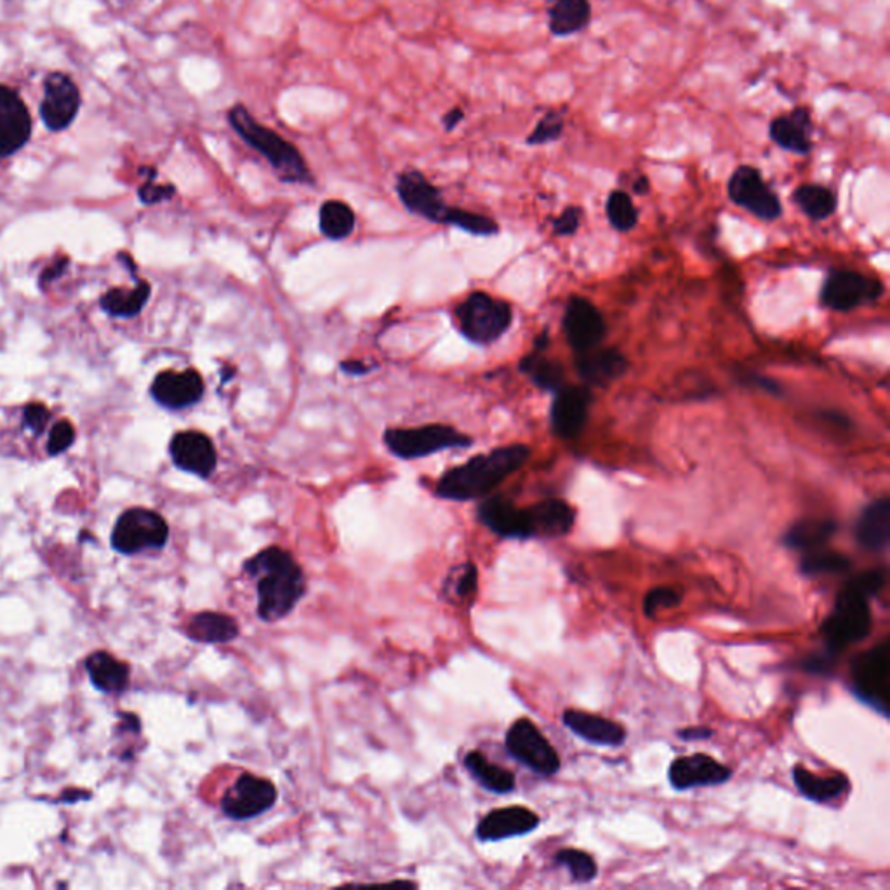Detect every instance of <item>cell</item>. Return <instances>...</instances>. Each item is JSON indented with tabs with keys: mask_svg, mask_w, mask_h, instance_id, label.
Wrapping results in <instances>:
<instances>
[{
	"mask_svg": "<svg viewBox=\"0 0 890 890\" xmlns=\"http://www.w3.org/2000/svg\"><path fill=\"white\" fill-rule=\"evenodd\" d=\"M244 572L256 579L258 616L267 623L283 620L303 599L307 579L289 552L270 546L244 561Z\"/></svg>",
	"mask_w": 890,
	"mask_h": 890,
	"instance_id": "cell-1",
	"label": "cell"
},
{
	"mask_svg": "<svg viewBox=\"0 0 890 890\" xmlns=\"http://www.w3.org/2000/svg\"><path fill=\"white\" fill-rule=\"evenodd\" d=\"M531 456L524 444L504 445L491 453L479 454L463 465L450 468L437 483L442 500L475 501L491 494L510 475L521 470Z\"/></svg>",
	"mask_w": 890,
	"mask_h": 890,
	"instance_id": "cell-2",
	"label": "cell"
},
{
	"mask_svg": "<svg viewBox=\"0 0 890 890\" xmlns=\"http://www.w3.org/2000/svg\"><path fill=\"white\" fill-rule=\"evenodd\" d=\"M883 585L886 575L882 570H868L842 588L832 614L821 624L826 653L838 658L849 645L865 641L870 635V599L882 590Z\"/></svg>",
	"mask_w": 890,
	"mask_h": 890,
	"instance_id": "cell-3",
	"label": "cell"
},
{
	"mask_svg": "<svg viewBox=\"0 0 890 890\" xmlns=\"http://www.w3.org/2000/svg\"><path fill=\"white\" fill-rule=\"evenodd\" d=\"M226 122L233 133L254 152H258L277 178L288 185H313L312 169L300 148L274 127L263 124L244 103H235L226 110Z\"/></svg>",
	"mask_w": 890,
	"mask_h": 890,
	"instance_id": "cell-4",
	"label": "cell"
},
{
	"mask_svg": "<svg viewBox=\"0 0 890 890\" xmlns=\"http://www.w3.org/2000/svg\"><path fill=\"white\" fill-rule=\"evenodd\" d=\"M459 333L474 345H492L512 325V307L487 292H471L454 310Z\"/></svg>",
	"mask_w": 890,
	"mask_h": 890,
	"instance_id": "cell-5",
	"label": "cell"
},
{
	"mask_svg": "<svg viewBox=\"0 0 890 890\" xmlns=\"http://www.w3.org/2000/svg\"><path fill=\"white\" fill-rule=\"evenodd\" d=\"M383 442L400 459H420L447 449H466L474 444L470 435L449 425H426L420 429H388Z\"/></svg>",
	"mask_w": 890,
	"mask_h": 890,
	"instance_id": "cell-6",
	"label": "cell"
},
{
	"mask_svg": "<svg viewBox=\"0 0 890 890\" xmlns=\"http://www.w3.org/2000/svg\"><path fill=\"white\" fill-rule=\"evenodd\" d=\"M169 542V525L160 513L148 508L125 510L112 531V548L116 554L137 555L148 549L166 548Z\"/></svg>",
	"mask_w": 890,
	"mask_h": 890,
	"instance_id": "cell-7",
	"label": "cell"
},
{
	"mask_svg": "<svg viewBox=\"0 0 890 890\" xmlns=\"http://www.w3.org/2000/svg\"><path fill=\"white\" fill-rule=\"evenodd\" d=\"M889 642L857 656L853 663V691L875 712L889 716L890 696Z\"/></svg>",
	"mask_w": 890,
	"mask_h": 890,
	"instance_id": "cell-8",
	"label": "cell"
},
{
	"mask_svg": "<svg viewBox=\"0 0 890 890\" xmlns=\"http://www.w3.org/2000/svg\"><path fill=\"white\" fill-rule=\"evenodd\" d=\"M504 745H507L508 754L536 775L549 778L560 770V757H558L557 749L536 727L533 720H516L515 724L508 728Z\"/></svg>",
	"mask_w": 890,
	"mask_h": 890,
	"instance_id": "cell-9",
	"label": "cell"
},
{
	"mask_svg": "<svg viewBox=\"0 0 890 890\" xmlns=\"http://www.w3.org/2000/svg\"><path fill=\"white\" fill-rule=\"evenodd\" d=\"M727 192L734 204L745 208L760 220L775 221L782 214L781 200L766 183L757 167H737L728 178Z\"/></svg>",
	"mask_w": 890,
	"mask_h": 890,
	"instance_id": "cell-10",
	"label": "cell"
},
{
	"mask_svg": "<svg viewBox=\"0 0 890 890\" xmlns=\"http://www.w3.org/2000/svg\"><path fill=\"white\" fill-rule=\"evenodd\" d=\"M396 190L409 213L432 223L447 225L453 208L445 202L441 188L435 187L423 173L412 167L399 173Z\"/></svg>",
	"mask_w": 890,
	"mask_h": 890,
	"instance_id": "cell-11",
	"label": "cell"
},
{
	"mask_svg": "<svg viewBox=\"0 0 890 890\" xmlns=\"http://www.w3.org/2000/svg\"><path fill=\"white\" fill-rule=\"evenodd\" d=\"M279 799L274 782L254 775H242L221 799V809L233 821H247L265 814Z\"/></svg>",
	"mask_w": 890,
	"mask_h": 890,
	"instance_id": "cell-12",
	"label": "cell"
},
{
	"mask_svg": "<svg viewBox=\"0 0 890 890\" xmlns=\"http://www.w3.org/2000/svg\"><path fill=\"white\" fill-rule=\"evenodd\" d=\"M882 292L878 280L866 279L857 271L836 270L824 282L821 303L835 312H850L866 300H878Z\"/></svg>",
	"mask_w": 890,
	"mask_h": 890,
	"instance_id": "cell-13",
	"label": "cell"
},
{
	"mask_svg": "<svg viewBox=\"0 0 890 890\" xmlns=\"http://www.w3.org/2000/svg\"><path fill=\"white\" fill-rule=\"evenodd\" d=\"M204 391V379L196 369L164 370L155 376L151 387L152 399L169 411H183L199 404Z\"/></svg>",
	"mask_w": 890,
	"mask_h": 890,
	"instance_id": "cell-14",
	"label": "cell"
},
{
	"mask_svg": "<svg viewBox=\"0 0 890 890\" xmlns=\"http://www.w3.org/2000/svg\"><path fill=\"white\" fill-rule=\"evenodd\" d=\"M80 109V92L76 84L65 74H51L44 84V98L41 103L42 122L47 130L63 131L74 122Z\"/></svg>",
	"mask_w": 890,
	"mask_h": 890,
	"instance_id": "cell-15",
	"label": "cell"
},
{
	"mask_svg": "<svg viewBox=\"0 0 890 890\" xmlns=\"http://www.w3.org/2000/svg\"><path fill=\"white\" fill-rule=\"evenodd\" d=\"M169 456L176 468L199 479H209L216 471V447L205 433L196 430L176 433L169 444Z\"/></svg>",
	"mask_w": 890,
	"mask_h": 890,
	"instance_id": "cell-16",
	"label": "cell"
},
{
	"mask_svg": "<svg viewBox=\"0 0 890 890\" xmlns=\"http://www.w3.org/2000/svg\"><path fill=\"white\" fill-rule=\"evenodd\" d=\"M567 342L578 354L597 348L608 333L602 313L585 298H572L564 315Z\"/></svg>",
	"mask_w": 890,
	"mask_h": 890,
	"instance_id": "cell-17",
	"label": "cell"
},
{
	"mask_svg": "<svg viewBox=\"0 0 890 890\" xmlns=\"http://www.w3.org/2000/svg\"><path fill=\"white\" fill-rule=\"evenodd\" d=\"M733 778V770L710 755L696 754L671 761L668 779L677 791L719 787Z\"/></svg>",
	"mask_w": 890,
	"mask_h": 890,
	"instance_id": "cell-18",
	"label": "cell"
},
{
	"mask_svg": "<svg viewBox=\"0 0 890 890\" xmlns=\"http://www.w3.org/2000/svg\"><path fill=\"white\" fill-rule=\"evenodd\" d=\"M32 116L14 89L0 84V157L16 154L29 143Z\"/></svg>",
	"mask_w": 890,
	"mask_h": 890,
	"instance_id": "cell-19",
	"label": "cell"
},
{
	"mask_svg": "<svg viewBox=\"0 0 890 890\" xmlns=\"http://www.w3.org/2000/svg\"><path fill=\"white\" fill-rule=\"evenodd\" d=\"M479 521L489 531L507 539L536 537L527 508L515 507L503 496H492L480 504Z\"/></svg>",
	"mask_w": 890,
	"mask_h": 890,
	"instance_id": "cell-20",
	"label": "cell"
},
{
	"mask_svg": "<svg viewBox=\"0 0 890 890\" xmlns=\"http://www.w3.org/2000/svg\"><path fill=\"white\" fill-rule=\"evenodd\" d=\"M814 119L808 107H794L787 113H779L769 124V136L781 151L794 155H809L814 146Z\"/></svg>",
	"mask_w": 890,
	"mask_h": 890,
	"instance_id": "cell-21",
	"label": "cell"
},
{
	"mask_svg": "<svg viewBox=\"0 0 890 890\" xmlns=\"http://www.w3.org/2000/svg\"><path fill=\"white\" fill-rule=\"evenodd\" d=\"M591 393L585 387H561L557 390L552 404V429L560 438H576L582 432L588 420Z\"/></svg>",
	"mask_w": 890,
	"mask_h": 890,
	"instance_id": "cell-22",
	"label": "cell"
},
{
	"mask_svg": "<svg viewBox=\"0 0 890 890\" xmlns=\"http://www.w3.org/2000/svg\"><path fill=\"white\" fill-rule=\"evenodd\" d=\"M539 823H542L539 815L522 805L496 809L480 821L477 826V836L482 842L507 841V838L533 833Z\"/></svg>",
	"mask_w": 890,
	"mask_h": 890,
	"instance_id": "cell-23",
	"label": "cell"
},
{
	"mask_svg": "<svg viewBox=\"0 0 890 890\" xmlns=\"http://www.w3.org/2000/svg\"><path fill=\"white\" fill-rule=\"evenodd\" d=\"M545 11L549 34L557 38L582 34L593 18L591 0H546Z\"/></svg>",
	"mask_w": 890,
	"mask_h": 890,
	"instance_id": "cell-24",
	"label": "cell"
},
{
	"mask_svg": "<svg viewBox=\"0 0 890 890\" xmlns=\"http://www.w3.org/2000/svg\"><path fill=\"white\" fill-rule=\"evenodd\" d=\"M564 724L576 736L588 741L591 745L616 748V746L624 745V741H626V731L623 725L618 724L614 720L591 715V713L567 710L564 713Z\"/></svg>",
	"mask_w": 890,
	"mask_h": 890,
	"instance_id": "cell-25",
	"label": "cell"
},
{
	"mask_svg": "<svg viewBox=\"0 0 890 890\" xmlns=\"http://www.w3.org/2000/svg\"><path fill=\"white\" fill-rule=\"evenodd\" d=\"M579 376L582 381L596 387H608L612 381L626 372V358L616 348L590 349L585 354H579L576 360Z\"/></svg>",
	"mask_w": 890,
	"mask_h": 890,
	"instance_id": "cell-26",
	"label": "cell"
},
{
	"mask_svg": "<svg viewBox=\"0 0 890 890\" xmlns=\"http://www.w3.org/2000/svg\"><path fill=\"white\" fill-rule=\"evenodd\" d=\"M84 666L94 689L103 694H122L130 687V665L107 650L89 654Z\"/></svg>",
	"mask_w": 890,
	"mask_h": 890,
	"instance_id": "cell-27",
	"label": "cell"
},
{
	"mask_svg": "<svg viewBox=\"0 0 890 890\" xmlns=\"http://www.w3.org/2000/svg\"><path fill=\"white\" fill-rule=\"evenodd\" d=\"M890 501L887 498L874 501L857 519L856 539L868 552H880L889 545Z\"/></svg>",
	"mask_w": 890,
	"mask_h": 890,
	"instance_id": "cell-28",
	"label": "cell"
},
{
	"mask_svg": "<svg viewBox=\"0 0 890 890\" xmlns=\"http://www.w3.org/2000/svg\"><path fill=\"white\" fill-rule=\"evenodd\" d=\"M533 522L534 536L560 537L570 533L575 525V508L566 501L545 500L527 508Z\"/></svg>",
	"mask_w": 890,
	"mask_h": 890,
	"instance_id": "cell-29",
	"label": "cell"
},
{
	"mask_svg": "<svg viewBox=\"0 0 890 890\" xmlns=\"http://www.w3.org/2000/svg\"><path fill=\"white\" fill-rule=\"evenodd\" d=\"M187 635L200 644H230L241 635V628L229 614L204 611L190 618Z\"/></svg>",
	"mask_w": 890,
	"mask_h": 890,
	"instance_id": "cell-30",
	"label": "cell"
},
{
	"mask_svg": "<svg viewBox=\"0 0 890 890\" xmlns=\"http://www.w3.org/2000/svg\"><path fill=\"white\" fill-rule=\"evenodd\" d=\"M791 776H793L794 787L799 788L800 793L815 803H828L841 799L842 794L850 788V781L844 775L820 778V776L812 775L811 770L797 766Z\"/></svg>",
	"mask_w": 890,
	"mask_h": 890,
	"instance_id": "cell-31",
	"label": "cell"
},
{
	"mask_svg": "<svg viewBox=\"0 0 890 890\" xmlns=\"http://www.w3.org/2000/svg\"><path fill=\"white\" fill-rule=\"evenodd\" d=\"M836 529L838 525L832 519H803L788 529L782 545L808 554L812 549L823 548L835 536Z\"/></svg>",
	"mask_w": 890,
	"mask_h": 890,
	"instance_id": "cell-32",
	"label": "cell"
},
{
	"mask_svg": "<svg viewBox=\"0 0 890 890\" xmlns=\"http://www.w3.org/2000/svg\"><path fill=\"white\" fill-rule=\"evenodd\" d=\"M151 294V283L142 280V282L136 283L134 289H110L107 294L101 296L100 307L109 315L119 316V319H131V316L142 313L145 304L148 303Z\"/></svg>",
	"mask_w": 890,
	"mask_h": 890,
	"instance_id": "cell-33",
	"label": "cell"
},
{
	"mask_svg": "<svg viewBox=\"0 0 890 890\" xmlns=\"http://www.w3.org/2000/svg\"><path fill=\"white\" fill-rule=\"evenodd\" d=\"M465 767L474 776L475 781H479L487 791L504 794L515 788V776L510 770L487 760L486 755L480 752H470L466 755Z\"/></svg>",
	"mask_w": 890,
	"mask_h": 890,
	"instance_id": "cell-34",
	"label": "cell"
},
{
	"mask_svg": "<svg viewBox=\"0 0 890 890\" xmlns=\"http://www.w3.org/2000/svg\"><path fill=\"white\" fill-rule=\"evenodd\" d=\"M354 209L343 200H325L319 211V226L322 235L330 241H345L355 230Z\"/></svg>",
	"mask_w": 890,
	"mask_h": 890,
	"instance_id": "cell-35",
	"label": "cell"
},
{
	"mask_svg": "<svg viewBox=\"0 0 890 890\" xmlns=\"http://www.w3.org/2000/svg\"><path fill=\"white\" fill-rule=\"evenodd\" d=\"M794 204L814 221L828 220L836 211V197L821 185H800L793 192Z\"/></svg>",
	"mask_w": 890,
	"mask_h": 890,
	"instance_id": "cell-36",
	"label": "cell"
},
{
	"mask_svg": "<svg viewBox=\"0 0 890 890\" xmlns=\"http://www.w3.org/2000/svg\"><path fill=\"white\" fill-rule=\"evenodd\" d=\"M519 369L542 390L557 391L558 388L564 387V369L560 364L548 360L543 352H537V349L522 358Z\"/></svg>",
	"mask_w": 890,
	"mask_h": 890,
	"instance_id": "cell-37",
	"label": "cell"
},
{
	"mask_svg": "<svg viewBox=\"0 0 890 890\" xmlns=\"http://www.w3.org/2000/svg\"><path fill=\"white\" fill-rule=\"evenodd\" d=\"M849 567L850 560L845 555L823 548L808 552L800 561V570L805 576L841 575Z\"/></svg>",
	"mask_w": 890,
	"mask_h": 890,
	"instance_id": "cell-38",
	"label": "cell"
},
{
	"mask_svg": "<svg viewBox=\"0 0 890 890\" xmlns=\"http://www.w3.org/2000/svg\"><path fill=\"white\" fill-rule=\"evenodd\" d=\"M555 865L569 871L575 882H591L597 877V863L590 854L578 849H561L555 856Z\"/></svg>",
	"mask_w": 890,
	"mask_h": 890,
	"instance_id": "cell-39",
	"label": "cell"
},
{
	"mask_svg": "<svg viewBox=\"0 0 890 890\" xmlns=\"http://www.w3.org/2000/svg\"><path fill=\"white\" fill-rule=\"evenodd\" d=\"M566 130V112L564 110H548L539 116L534 130L529 134L525 143L531 146H545L560 140Z\"/></svg>",
	"mask_w": 890,
	"mask_h": 890,
	"instance_id": "cell-40",
	"label": "cell"
},
{
	"mask_svg": "<svg viewBox=\"0 0 890 890\" xmlns=\"http://www.w3.org/2000/svg\"><path fill=\"white\" fill-rule=\"evenodd\" d=\"M605 211H608L609 223L620 232H630L633 226L637 225V208L633 204L632 197L623 190H616L609 196Z\"/></svg>",
	"mask_w": 890,
	"mask_h": 890,
	"instance_id": "cell-41",
	"label": "cell"
},
{
	"mask_svg": "<svg viewBox=\"0 0 890 890\" xmlns=\"http://www.w3.org/2000/svg\"><path fill=\"white\" fill-rule=\"evenodd\" d=\"M447 226H454V229L471 233L477 237H491V235L500 232V226L491 218L471 213V211L461 208H453L449 220H447Z\"/></svg>",
	"mask_w": 890,
	"mask_h": 890,
	"instance_id": "cell-42",
	"label": "cell"
},
{
	"mask_svg": "<svg viewBox=\"0 0 890 890\" xmlns=\"http://www.w3.org/2000/svg\"><path fill=\"white\" fill-rule=\"evenodd\" d=\"M477 582H479V572L474 564H465V566L456 567L450 572L449 579L445 582V588L450 591V597L458 600L470 599L477 591Z\"/></svg>",
	"mask_w": 890,
	"mask_h": 890,
	"instance_id": "cell-43",
	"label": "cell"
},
{
	"mask_svg": "<svg viewBox=\"0 0 890 890\" xmlns=\"http://www.w3.org/2000/svg\"><path fill=\"white\" fill-rule=\"evenodd\" d=\"M682 597L674 588L658 587L650 590L644 599V612L647 616L658 614L659 609H674L680 605Z\"/></svg>",
	"mask_w": 890,
	"mask_h": 890,
	"instance_id": "cell-44",
	"label": "cell"
},
{
	"mask_svg": "<svg viewBox=\"0 0 890 890\" xmlns=\"http://www.w3.org/2000/svg\"><path fill=\"white\" fill-rule=\"evenodd\" d=\"M76 442V429L68 421H59L51 430L49 438H47V453L51 456H58L65 453L71 444Z\"/></svg>",
	"mask_w": 890,
	"mask_h": 890,
	"instance_id": "cell-45",
	"label": "cell"
},
{
	"mask_svg": "<svg viewBox=\"0 0 890 890\" xmlns=\"http://www.w3.org/2000/svg\"><path fill=\"white\" fill-rule=\"evenodd\" d=\"M154 179L155 175L152 176L151 181L143 185L142 190H140V199L143 200V204H158V202H163V200L171 199L176 193V188L173 187V185H155Z\"/></svg>",
	"mask_w": 890,
	"mask_h": 890,
	"instance_id": "cell-46",
	"label": "cell"
},
{
	"mask_svg": "<svg viewBox=\"0 0 890 890\" xmlns=\"http://www.w3.org/2000/svg\"><path fill=\"white\" fill-rule=\"evenodd\" d=\"M581 208H576V205L567 208L566 211L554 221L555 233L560 235V237H567V235L576 233V230L579 229V223H581Z\"/></svg>",
	"mask_w": 890,
	"mask_h": 890,
	"instance_id": "cell-47",
	"label": "cell"
},
{
	"mask_svg": "<svg viewBox=\"0 0 890 890\" xmlns=\"http://www.w3.org/2000/svg\"><path fill=\"white\" fill-rule=\"evenodd\" d=\"M49 418L51 414L47 408H44L42 404H30L29 408H25V411H23V425H25L30 432L34 433V435H38L42 430L46 429Z\"/></svg>",
	"mask_w": 890,
	"mask_h": 890,
	"instance_id": "cell-48",
	"label": "cell"
},
{
	"mask_svg": "<svg viewBox=\"0 0 890 890\" xmlns=\"http://www.w3.org/2000/svg\"><path fill=\"white\" fill-rule=\"evenodd\" d=\"M835 659L836 656H833V654L830 653L821 654V656H812V658H809L808 661L803 663V668L811 671V674H830L833 665H835Z\"/></svg>",
	"mask_w": 890,
	"mask_h": 890,
	"instance_id": "cell-49",
	"label": "cell"
},
{
	"mask_svg": "<svg viewBox=\"0 0 890 890\" xmlns=\"http://www.w3.org/2000/svg\"><path fill=\"white\" fill-rule=\"evenodd\" d=\"M712 736L713 731L708 727H689L678 733V737L683 741H704L710 739Z\"/></svg>",
	"mask_w": 890,
	"mask_h": 890,
	"instance_id": "cell-50",
	"label": "cell"
},
{
	"mask_svg": "<svg viewBox=\"0 0 890 890\" xmlns=\"http://www.w3.org/2000/svg\"><path fill=\"white\" fill-rule=\"evenodd\" d=\"M463 121H465V112H463V109H459V107L450 109L449 112L442 116V124H444L445 131L456 130Z\"/></svg>",
	"mask_w": 890,
	"mask_h": 890,
	"instance_id": "cell-51",
	"label": "cell"
},
{
	"mask_svg": "<svg viewBox=\"0 0 890 890\" xmlns=\"http://www.w3.org/2000/svg\"><path fill=\"white\" fill-rule=\"evenodd\" d=\"M340 369L342 372L348 376H364L369 372V366L367 364L360 363V360H345V363L340 364Z\"/></svg>",
	"mask_w": 890,
	"mask_h": 890,
	"instance_id": "cell-52",
	"label": "cell"
},
{
	"mask_svg": "<svg viewBox=\"0 0 890 890\" xmlns=\"http://www.w3.org/2000/svg\"><path fill=\"white\" fill-rule=\"evenodd\" d=\"M748 381L749 383L757 385L761 390L770 391V393H779V391H781V387H779L778 383L770 381V379L761 378V376L749 375Z\"/></svg>",
	"mask_w": 890,
	"mask_h": 890,
	"instance_id": "cell-53",
	"label": "cell"
},
{
	"mask_svg": "<svg viewBox=\"0 0 890 890\" xmlns=\"http://www.w3.org/2000/svg\"><path fill=\"white\" fill-rule=\"evenodd\" d=\"M89 799H91V793H89V791L70 790L65 791V794H63V799H59V802L76 803L79 802V800H89Z\"/></svg>",
	"mask_w": 890,
	"mask_h": 890,
	"instance_id": "cell-54",
	"label": "cell"
},
{
	"mask_svg": "<svg viewBox=\"0 0 890 890\" xmlns=\"http://www.w3.org/2000/svg\"><path fill=\"white\" fill-rule=\"evenodd\" d=\"M649 188H650L649 178H647V176L644 175L638 176V178L635 179V183H633V190H635V193H638V196H645V193H649Z\"/></svg>",
	"mask_w": 890,
	"mask_h": 890,
	"instance_id": "cell-55",
	"label": "cell"
}]
</instances>
